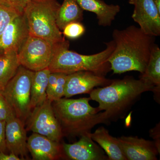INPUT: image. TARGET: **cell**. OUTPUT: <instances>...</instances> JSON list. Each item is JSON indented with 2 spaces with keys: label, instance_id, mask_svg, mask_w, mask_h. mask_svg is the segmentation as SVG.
Here are the masks:
<instances>
[{
  "label": "cell",
  "instance_id": "obj_27",
  "mask_svg": "<svg viewBox=\"0 0 160 160\" xmlns=\"http://www.w3.org/2000/svg\"><path fill=\"white\" fill-rule=\"evenodd\" d=\"M9 6L13 7L21 12H23L26 5L31 0H6Z\"/></svg>",
  "mask_w": 160,
  "mask_h": 160
},
{
  "label": "cell",
  "instance_id": "obj_10",
  "mask_svg": "<svg viewBox=\"0 0 160 160\" xmlns=\"http://www.w3.org/2000/svg\"><path fill=\"white\" fill-rule=\"evenodd\" d=\"M112 80L90 71H81L67 75L64 97L90 93L94 87L109 85Z\"/></svg>",
  "mask_w": 160,
  "mask_h": 160
},
{
  "label": "cell",
  "instance_id": "obj_31",
  "mask_svg": "<svg viewBox=\"0 0 160 160\" xmlns=\"http://www.w3.org/2000/svg\"><path fill=\"white\" fill-rule=\"evenodd\" d=\"M1 4H4V5H8V3L6 2V0H0V5Z\"/></svg>",
  "mask_w": 160,
  "mask_h": 160
},
{
  "label": "cell",
  "instance_id": "obj_29",
  "mask_svg": "<svg viewBox=\"0 0 160 160\" xmlns=\"http://www.w3.org/2000/svg\"><path fill=\"white\" fill-rule=\"evenodd\" d=\"M22 160L19 157L12 152L6 154V152H0V160Z\"/></svg>",
  "mask_w": 160,
  "mask_h": 160
},
{
  "label": "cell",
  "instance_id": "obj_19",
  "mask_svg": "<svg viewBox=\"0 0 160 160\" xmlns=\"http://www.w3.org/2000/svg\"><path fill=\"white\" fill-rule=\"evenodd\" d=\"M48 68L35 72L31 87L30 106L31 110L47 99L46 89L50 73Z\"/></svg>",
  "mask_w": 160,
  "mask_h": 160
},
{
  "label": "cell",
  "instance_id": "obj_8",
  "mask_svg": "<svg viewBox=\"0 0 160 160\" xmlns=\"http://www.w3.org/2000/svg\"><path fill=\"white\" fill-rule=\"evenodd\" d=\"M52 102L46 99L32 110L26 121V131L38 133L56 142H60L63 135L52 109Z\"/></svg>",
  "mask_w": 160,
  "mask_h": 160
},
{
  "label": "cell",
  "instance_id": "obj_1",
  "mask_svg": "<svg viewBox=\"0 0 160 160\" xmlns=\"http://www.w3.org/2000/svg\"><path fill=\"white\" fill-rule=\"evenodd\" d=\"M112 38L115 48L108 61L113 73L135 71L142 74L155 45V37L132 25L122 30L115 29Z\"/></svg>",
  "mask_w": 160,
  "mask_h": 160
},
{
  "label": "cell",
  "instance_id": "obj_11",
  "mask_svg": "<svg viewBox=\"0 0 160 160\" xmlns=\"http://www.w3.org/2000/svg\"><path fill=\"white\" fill-rule=\"evenodd\" d=\"M29 35L24 13L14 18L0 36V52L12 50L18 52Z\"/></svg>",
  "mask_w": 160,
  "mask_h": 160
},
{
  "label": "cell",
  "instance_id": "obj_26",
  "mask_svg": "<svg viewBox=\"0 0 160 160\" xmlns=\"http://www.w3.org/2000/svg\"><path fill=\"white\" fill-rule=\"evenodd\" d=\"M6 121H0V152H6Z\"/></svg>",
  "mask_w": 160,
  "mask_h": 160
},
{
  "label": "cell",
  "instance_id": "obj_32",
  "mask_svg": "<svg viewBox=\"0 0 160 160\" xmlns=\"http://www.w3.org/2000/svg\"><path fill=\"white\" fill-rule=\"evenodd\" d=\"M0 91H1V90H0Z\"/></svg>",
  "mask_w": 160,
  "mask_h": 160
},
{
  "label": "cell",
  "instance_id": "obj_18",
  "mask_svg": "<svg viewBox=\"0 0 160 160\" xmlns=\"http://www.w3.org/2000/svg\"><path fill=\"white\" fill-rule=\"evenodd\" d=\"M139 78L154 86L153 92L154 98L160 102V49L155 44L152 50L149 62L146 70L141 74Z\"/></svg>",
  "mask_w": 160,
  "mask_h": 160
},
{
  "label": "cell",
  "instance_id": "obj_5",
  "mask_svg": "<svg viewBox=\"0 0 160 160\" xmlns=\"http://www.w3.org/2000/svg\"><path fill=\"white\" fill-rule=\"evenodd\" d=\"M60 6L57 0H31L23 10L29 34L53 44L65 41V37L57 24Z\"/></svg>",
  "mask_w": 160,
  "mask_h": 160
},
{
  "label": "cell",
  "instance_id": "obj_9",
  "mask_svg": "<svg viewBox=\"0 0 160 160\" xmlns=\"http://www.w3.org/2000/svg\"><path fill=\"white\" fill-rule=\"evenodd\" d=\"M134 6L132 19L146 34L152 36L160 35V12L153 0H129Z\"/></svg>",
  "mask_w": 160,
  "mask_h": 160
},
{
  "label": "cell",
  "instance_id": "obj_6",
  "mask_svg": "<svg viewBox=\"0 0 160 160\" xmlns=\"http://www.w3.org/2000/svg\"><path fill=\"white\" fill-rule=\"evenodd\" d=\"M34 72L20 66L16 74L2 91L16 117L25 125L32 111L31 87Z\"/></svg>",
  "mask_w": 160,
  "mask_h": 160
},
{
  "label": "cell",
  "instance_id": "obj_28",
  "mask_svg": "<svg viewBox=\"0 0 160 160\" xmlns=\"http://www.w3.org/2000/svg\"><path fill=\"white\" fill-rule=\"evenodd\" d=\"M160 123H158L153 129H150V135L154 139L155 144L158 151H160Z\"/></svg>",
  "mask_w": 160,
  "mask_h": 160
},
{
  "label": "cell",
  "instance_id": "obj_14",
  "mask_svg": "<svg viewBox=\"0 0 160 160\" xmlns=\"http://www.w3.org/2000/svg\"><path fill=\"white\" fill-rule=\"evenodd\" d=\"M89 133L80 137L78 141L72 144H62L67 157L73 160H108V157L94 143Z\"/></svg>",
  "mask_w": 160,
  "mask_h": 160
},
{
  "label": "cell",
  "instance_id": "obj_25",
  "mask_svg": "<svg viewBox=\"0 0 160 160\" xmlns=\"http://www.w3.org/2000/svg\"><path fill=\"white\" fill-rule=\"evenodd\" d=\"M16 117L14 112L0 91V121H6Z\"/></svg>",
  "mask_w": 160,
  "mask_h": 160
},
{
  "label": "cell",
  "instance_id": "obj_13",
  "mask_svg": "<svg viewBox=\"0 0 160 160\" xmlns=\"http://www.w3.org/2000/svg\"><path fill=\"white\" fill-rule=\"evenodd\" d=\"M118 139L127 160H158L160 152L154 142L132 136H122Z\"/></svg>",
  "mask_w": 160,
  "mask_h": 160
},
{
  "label": "cell",
  "instance_id": "obj_15",
  "mask_svg": "<svg viewBox=\"0 0 160 160\" xmlns=\"http://www.w3.org/2000/svg\"><path fill=\"white\" fill-rule=\"evenodd\" d=\"M25 125L17 117L6 121V147L9 152H12L22 159L28 156L27 138Z\"/></svg>",
  "mask_w": 160,
  "mask_h": 160
},
{
  "label": "cell",
  "instance_id": "obj_3",
  "mask_svg": "<svg viewBox=\"0 0 160 160\" xmlns=\"http://www.w3.org/2000/svg\"><path fill=\"white\" fill-rule=\"evenodd\" d=\"M90 98H62L52 102L63 137L74 138L90 133L100 123H106L103 112L90 106Z\"/></svg>",
  "mask_w": 160,
  "mask_h": 160
},
{
  "label": "cell",
  "instance_id": "obj_21",
  "mask_svg": "<svg viewBox=\"0 0 160 160\" xmlns=\"http://www.w3.org/2000/svg\"><path fill=\"white\" fill-rule=\"evenodd\" d=\"M83 11L76 0H63L58 11L57 18V24L60 30H62L69 23L82 21Z\"/></svg>",
  "mask_w": 160,
  "mask_h": 160
},
{
  "label": "cell",
  "instance_id": "obj_20",
  "mask_svg": "<svg viewBox=\"0 0 160 160\" xmlns=\"http://www.w3.org/2000/svg\"><path fill=\"white\" fill-rule=\"evenodd\" d=\"M20 66L17 52L9 50L0 52L1 91H2L7 83L15 75Z\"/></svg>",
  "mask_w": 160,
  "mask_h": 160
},
{
  "label": "cell",
  "instance_id": "obj_22",
  "mask_svg": "<svg viewBox=\"0 0 160 160\" xmlns=\"http://www.w3.org/2000/svg\"><path fill=\"white\" fill-rule=\"evenodd\" d=\"M23 12L8 5H0V36L14 18Z\"/></svg>",
  "mask_w": 160,
  "mask_h": 160
},
{
  "label": "cell",
  "instance_id": "obj_2",
  "mask_svg": "<svg viewBox=\"0 0 160 160\" xmlns=\"http://www.w3.org/2000/svg\"><path fill=\"white\" fill-rule=\"evenodd\" d=\"M154 86L143 80L127 77L112 80L107 86L93 89L90 98L98 103L106 123L123 114L143 92H153Z\"/></svg>",
  "mask_w": 160,
  "mask_h": 160
},
{
  "label": "cell",
  "instance_id": "obj_24",
  "mask_svg": "<svg viewBox=\"0 0 160 160\" xmlns=\"http://www.w3.org/2000/svg\"><path fill=\"white\" fill-rule=\"evenodd\" d=\"M58 77L53 92L49 100L52 102L57 101L64 97L67 75L65 73L58 72Z\"/></svg>",
  "mask_w": 160,
  "mask_h": 160
},
{
  "label": "cell",
  "instance_id": "obj_30",
  "mask_svg": "<svg viewBox=\"0 0 160 160\" xmlns=\"http://www.w3.org/2000/svg\"><path fill=\"white\" fill-rule=\"evenodd\" d=\"M158 11L160 12V0H153Z\"/></svg>",
  "mask_w": 160,
  "mask_h": 160
},
{
  "label": "cell",
  "instance_id": "obj_23",
  "mask_svg": "<svg viewBox=\"0 0 160 160\" xmlns=\"http://www.w3.org/2000/svg\"><path fill=\"white\" fill-rule=\"evenodd\" d=\"M85 30V27L80 22H72L64 27L62 34L65 37L75 39L82 36Z\"/></svg>",
  "mask_w": 160,
  "mask_h": 160
},
{
  "label": "cell",
  "instance_id": "obj_12",
  "mask_svg": "<svg viewBox=\"0 0 160 160\" xmlns=\"http://www.w3.org/2000/svg\"><path fill=\"white\" fill-rule=\"evenodd\" d=\"M27 146L33 160H55L66 158L62 144L38 133L33 132L28 138Z\"/></svg>",
  "mask_w": 160,
  "mask_h": 160
},
{
  "label": "cell",
  "instance_id": "obj_4",
  "mask_svg": "<svg viewBox=\"0 0 160 160\" xmlns=\"http://www.w3.org/2000/svg\"><path fill=\"white\" fill-rule=\"evenodd\" d=\"M106 44V48L103 51L87 55L69 50V43L66 40L56 43L48 69L51 72L67 74L78 71H90L105 77L111 70L108 60L115 48L113 40Z\"/></svg>",
  "mask_w": 160,
  "mask_h": 160
},
{
  "label": "cell",
  "instance_id": "obj_7",
  "mask_svg": "<svg viewBox=\"0 0 160 160\" xmlns=\"http://www.w3.org/2000/svg\"><path fill=\"white\" fill-rule=\"evenodd\" d=\"M56 44L29 34L18 52L20 65L33 72L48 68Z\"/></svg>",
  "mask_w": 160,
  "mask_h": 160
},
{
  "label": "cell",
  "instance_id": "obj_16",
  "mask_svg": "<svg viewBox=\"0 0 160 160\" xmlns=\"http://www.w3.org/2000/svg\"><path fill=\"white\" fill-rule=\"evenodd\" d=\"M83 10L93 12L96 15L99 26H110L120 12L118 5L107 4L102 0H76Z\"/></svg>",
  "mask_w": 160,
  "mask_h": 160
},
{
  "label": "cell",
  "instance_id": "obj_17",
  "mask_svg": "<svg viewBox=\"0 0 160 160\" xmlns=\"http://www.w3.org/2000/svg\"><path fill=\"white\" fill-rule=\"evenodd\" d=\"M90 137L96 142L106 152L108 160H127L121 149L118 138L109 134L104 127H100L93 133H89Z\"/></svg>",
  "mask_w": 160,
  "mask_h": 160
}]
</instances>
